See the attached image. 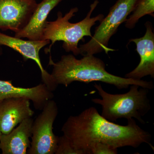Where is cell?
I'll list each match as a JSON object with an SVG mask.
<instances>
[{
  "mask_svg": "<svg viewBox=\"0 0 154 154\" xmlns=\"http://www.w3.org/2000/svg\"><path fill=\"white\" fill-rule=\"evenodd\" d=\"M61 131L82 154H88L89 147L96 143L107 144L116 149L125 146L137 148L143 143L150 145L152 137L134 119H128L125 126L115 124L103 117L93 107L78 115L70 116Z\"/></svg>",
  "mask_w": 154,
  "mask_h": 154,
  "instance_id": "1",
  "label": "cell"
},
{
  "mask_svg": "<svg viewBox=\"0 0 154 154\" xmlns=\"http://www.w3.org/2000/svg\"><path fill=\"white\" fill-rule=\"evenodd\" d=\"M48 65L53 66L51 74L58 85L67 87L75 82H100L113 85L120 90L127 89L133 85L149 90L154 88L152 81L123 78L110 73L106 71L104 62L94 55H84L80 59L73 54L63 55L60 60L55 63L50 54Z\"/></svg>",
  "mask_w": 154,
  "mask_h": 154,
  "instance_id": "2",
  "label": "cell"
},
{
  "mask_svg": "<svg viewBox=\"0 0 154 154\" xmlns=\"http://www.w3.org/2000/svg\"><path fill=\"white\" fill-rule=\"evenodd\" d=\"M99 3L98 0L94 1L91 5L90 11L85 18L77 23H72L69 20L79 11L78 8H72L64 16L61 12H58L56 20L47 21L43 32V40H49L51 44L45 50V53H50L54 43L62 41L63 42L62 47L66 52H72L75 56L81 54L79 42L83 40L85 36L92 37L91 28L96 22H101L105 17L102 14L91 17L92 13Z\"/></svg>",
  "mask_w": 154,
  "mask_h": 154,
  "instance_id": "3",
  "label": "cell"
},
{
  "mask_svg": "<svg viewBox=\"0 0 154 154\" xmlns=\"http://www.w3.org/2000/svg\"><path fill=\"white\" fill-rule=\"evenodd\" d=\"M94 87L102 99H92V101L102 106L101 115L104 118L110 121L134 118L142 124H145L143 117L151 109L148 97L149 89L133 85L125 94H113L104 91L101 85L95 84Z\"/></svg>",
  "mask_w": 154,
  "mask_h": 154,
  "instance_id": "4",
  "label": "cell"
},
{
  "mask_svg": "<svg viewBox=\"0 0 154 154\" xmlns=\"http://www.w3.org/2000/svg\"><path fill=\"white\" fill-rule=\"evenodd\" d=\"M138 1L118 0L110 8L107 16L104 17L99 26L96 27L91 40L80 45L81 54L95 55L103 51L108 54L110 51H115L108 47L110 38L132 13Z\"/></svg>",
  "mask_w": 154,
  "mask_h": 154,
  "instance_id": "5",
  "label": "cell"
},
{
  "mask_svg": "<svg viewBox=\"0 0 154 154\" xmlns=\"http://www.w3.org/2000/svg\"><path fill=\"white\" fill-rule=\"evenodd\" d=\"M58 113L56 102L51 99L33 122L29 154H54L58 137L54 133L53 124Z\"/></svg>",
  "mask_w": 154,
  "mask_h": 154,
  "instance_id": "6",
  "label": "cell"
},
{
  "mask_svg": "<svg viewBox=\"0 0 154 154\" xmlns=\"http://www.w3.org/2000/svg\"><path fill=\"white\" fill-rule=\"evenodd\" d=\"M50 43L48 40H24L6 35L0 32V45L7 46L19 53L24 61L31 60L37 64L41 72L42 81L50 91L53 92L58 86L52 76L44 68L42 63L39 51L43 47Z\"/></svg>",
  "mask_w": 154,
  "mask_h": 154,
  "instance_id": "7",
  "label": "cell"
},
{
  "mask_svg": "<svg viewBox=\"0 0 154 154\" xmlns=\"http://www.w3.org/2000/svg\"><path fill=\"white\" fill-rule=\"evenodd\" d=\"M36 0H0V30L19 32L28 24Z\"/></svg>",
  "mask_w": 154,
  "mask_h": 154,
  "instance_id": "8",
  "label": "cell"
},
{
  "mask_svg": "<svg viewBox=\"0 0 154 154\" xmlns=\"http://www.w3.org/2000/svg\"><path fill=\"white\" fill-rule=\"evenodd\" d=\"M146 33L143 37L130 39V42L136 45L140 57V62L131 72L126 74L125 78L141 80L147 76L154 78V32L150 22L145 24Z\"/></svg>",
  "mask_w": 154,
  "mask_h": 154,
  "instance_id": "9",
  "label": "cell"
},
{
  "mask_svg": "<svg viewBox=\"0 0 154 154\" xmlns=\"http://www.w3.org/2000/svg\"><path fill=\"white\" fill-rule=\"evenodd\" d=\"M34 113L28 99L9 98L0 100V131L2 134H8L23 120L31 118Z\"/></svg>",
  "mask_w": 154,
  "mask_h": 154,
  "instance_id": "10",
  "label": "cell"
},
{
  "mask_svg": "<svg viewBox=\"0 0 154 154\" xmlns=\"http://www.w3.org/2000/svg\"><path fill=\"white\" fill-rule=\"evenodd\" d=\"M53 93L43 83L30 88L14 86L12 80H0V100L9 98H24L33 102L36 110H42L45 105L54 98Z\"/></svg>",
  "mask_w": 154,
  "mask_h": 154,
  "instance_id": "11",
  "label": "cell"
},
{
  "mask_svg": "<svg viewBox=\"0 0 154 154\" xmlns=\"http://www.w3.org/2000/svg\"><path fill=\"white\" fill-rule=\"evenodd\" d=\"M33 120L26 119L18 126L0 138V150L2 154H26L30 148Z\"/></svg>",
  "mask_w": 154,
  "mask_h": 154,
  "instance_id": "12",
  "label": "cell"
},
{
  "mask_svg": "<svg viewBox=\"0 0 154 154\" xmlns=\"http://www.w3.org/2000/svg\"><path fill=\"white\" fill-rule=\"evenodd\" d=\"M63 0H43L37 4L30 21L14 36L28 40H43V32L50 12Z\"/></svg>",
  "mask_w": 154,
  "mask_h": 154,
  "instance_id": "13",
  "label": "cell"
},
{
  "mask_svg": "<svg viewBox=\"0 0 154 154\" xmlns=\"http://www.w3.org/2000/svg\"><path fill=\"white\" fill-rule=\"evenodd\" d=\"M132 13L125 22L128 29H133L139 20L146 15L154 17V0H138Z\"/></svg>",
  "mask_w": 154,
  "mask_h": 154,
  "instance_id": "14",
  "label": "cell"
},
{
  "mask_svg": "<svg viewBox=\"0 0 154 154\" xmlns=\"http://www.w3.org/2000/svg\"><path fill=\"white\" fill-rule=\"evenodd\" d=\"M55 154H82L72 145L70 141L63 134L58 137Z\"/></svg>",
  "mask_w": 154,
  "mask_h": 154,
  "instance_id": "15",
  "label": "cell"
},
{
  "mask_svg": "<svg viewBox=\"0 0 154 154\" xmlns=\"http://www.w3.org/2000/svg\"><path fill=\"white\" fill-rule=\"evenodd\" d=\"M117 149L107 144L96 143L89 147L88 154H116Z\"/></svg>",
  "mask_w": 154,
  "mask_h": 154,
  "instance_id": "16",
  "label": "cell"
},
{
  "mask_svg": "<svg viewBox=\"0 0 154 154\" xmlns=\"http://www.w3.org/2000/svg\"><path fill=\"white\" fill-rule=\"evenodd\" d=\"M3 53L2 48V45H0V56L2 55Z\"/></svg>",
  "mask_w": 154,
  "mask_h": 154,
  "instance_id": "17",
  "label": "cell"
},
{
  "mask_svg": "<svg viewBox=\"0 0 154 154\" xmlns=\"http://www.w3.org/2000/svg\"><path fill=\"white\" fill-rule=\"evenodd\" d=\"M2 133H1V131H0V138H1V135H2Z\"/></svg>",
  "mask_w": 154,
  "mask_h": 154,
  "instance_id": "18",
  "label": "cell"
}]
</instances>
